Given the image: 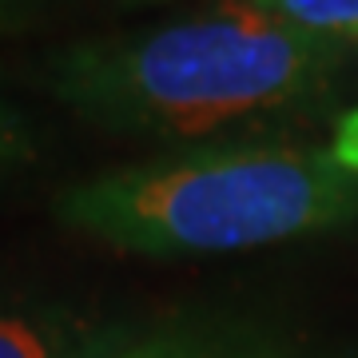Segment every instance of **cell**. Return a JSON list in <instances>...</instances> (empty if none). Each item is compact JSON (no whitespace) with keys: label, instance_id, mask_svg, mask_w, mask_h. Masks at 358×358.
I'll return each mask as SVG.
<instances>
[{"label":"cell","instance_id":"52a82bcc","mask_svg":"<svg viewBox=\"0 0 358 358\" xmlns=\"http://www.w3.org/2000/svg\"><path fill=\"white\" fill-rule=\"evenodd\" d=\"M331 152L338 155V164L358 171V108L346 112L338 124H334V136H331Z\"/></svg>","mask_w":358,"mask_h":358},{"label":"cell","instance_id":"6da1fadb","mask_svg":"<svg viewBox=\"0 0 358 358\" xmlns=\"http://www.w3.org/2000/svg\"><path fill=\"white\" fill-rule=\"evenodd\" d=\"M343 56V40L227 0L152 32L72 44L48 80L68 108L108 131L183 140L303 108L334 84Z\"/></svg>","mask_w":358,"mask_h":358},{"label":"cell","instance_id":"7a4b0ae2","mask_svg":"<svg viewBox=\"0 0 358 358\" xmlns=\"http://www.w3.org/2000/svg\"><path fill=\"white\" fill-rule=\"evenodd\" d=\"M56 215L128 255H231L355 223L358 171L315 143H211L80 179Z\"/></svg>","mask_w":358,"mask_h":358},{"label":"cell","instance_id":"8992f818","mask_svg":"<svg viewBox=\"0 0 358 358\" xmlns=\"http://www.w3.org/2000/svg\"><path fill=\"white\" fill-rule=\"evenodd\" d=\"M32 143H28V128L20 112H16L8 100H0V171H8L13 164L28 159Z\"/></svg>","mask_w":358,"mask_h":358},{"label":"cell","instance_id":"277c9868","mask_svg":"<svg viewBox=\"0 0 358 358\" xmlns=\"http://www.w3.org/2000/svg\"><path fill=\"white\" fill-rule=\"evenodd\" d=\"M115 358H310L303 350L275 343L267 334L239 327H164L140 334Z\"/></svg>","mask_w":358,"mask_h":358},{"label":"cell","instance_id":"5b68a950","mask_svg":"<svg viewBox=\"0 0 358 358\" xmlns=\"http://www.w3.org/2000/svg\"><path fill=\"white\" fill-rule=\"evenodd\" d=\"M255 13H267L282 24L307 28L315 36H331L343 44L358 40V0H239Z\"/></svg>","mask_w":358,"mask_h":358},{"label":"cell","instance_id":"ba28073f","mask_svg":"<svg viewBox=\"0 0 358 358\" xmlns=\"http://www.w3.org/2000/svg\"><path fill=\"white\" fill-rule=\"evenodd\" d=\"M4 4H8V0H0V8H4Z\"/></svg>","mask_w":358,"mask_h":358},{"label":"cell","instance_id":"3957f363","mask_svg":"<svg viewBox=\"0 0 358 358\" xmlns=\"http://www.w3.org/2000/svg\"><path fill=\"white\" fill-rule=\"evenodd\" d=\"M143 331L64 310H0V358H115Z\"/></svg>","mask_w":358,"mask_h":358}]
</instances>
